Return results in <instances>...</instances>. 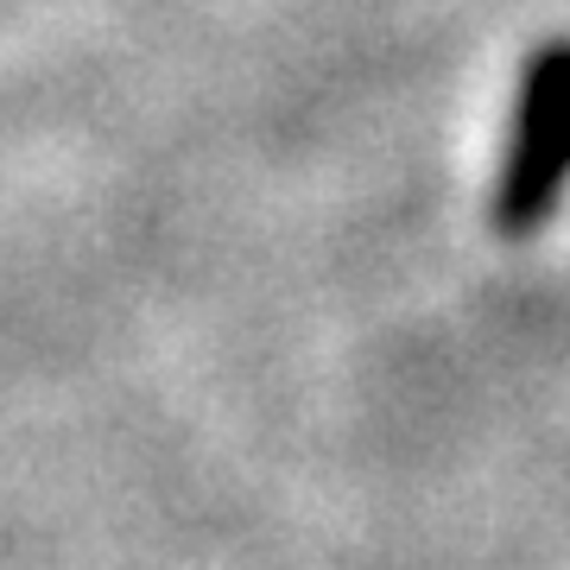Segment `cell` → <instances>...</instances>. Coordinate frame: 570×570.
Here are the masks:
<instances>
[{
    "label": "cell",
    "mask_w": 570,
    "mask_h": 570,
    "mask_svg": "<svg viewBox=\"0 0 570 570\" xmlns=\"http://www.w3.org/2000/svg\"><path fill=\"white\" fill-rule=\"evenodd\" d=\"M570 190V39L546 45L520 77L513 134L501 184H494V228L508 242H527Z\"/></svg>",
    "instance_id": "1"
}]
</instances>
